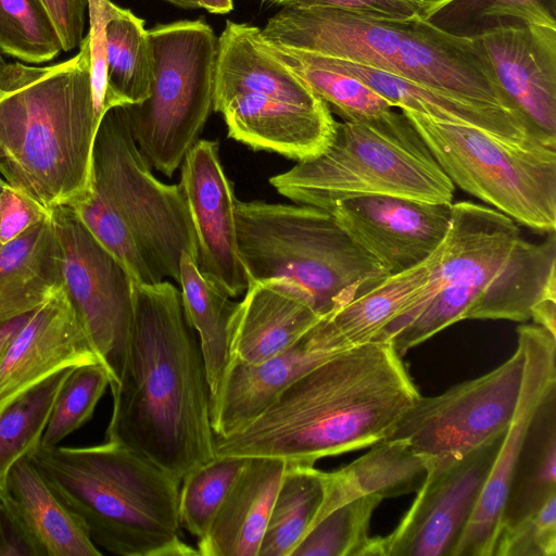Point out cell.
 <instances>
[{
    "instance_id": "1",
    "label": "cell",
    "mask_w": 556,
    "mask_h": 556,
    "mask_svg": "<svg viewBox=\"0 0 556 556\" xmlns=\"http://www.w3.org/2000/svg\"><path fill=\"white\" fill-rule=\"evenodd\" d=\"M110 388L106 440L143 455L179 482L215 457L205 362L174 283L134 281L124 368Z\"/></svg>"
},
{
    "instance_id": "2",
    "label": "cell",
    "mask_w": 556,
    "mask_h": 556,
    "mask_svg": "<svg viewBox=\"0 0 556 556\" xmlns=\"http://www.w3.org/2000/svg\"><path fill=\"white\" fill-rule=\"evenodd\" d=\"M420 396L392 342L370 341L307 371L240 430L214 434V452L314 465L387 439Z\"/></svg>"
},
{
    "instance_id": "3",
    "label": "cell",
    "mask_w": 556,
    "mask_h": 556,
    "mask_svg": "<svg viewBox=\"0 0 556 556\" xmlns=\"http://www.w3.org/2000/svg\"><path fill=\"white\" fill-rule=\"evenodd\" d=\"M556 281V237H521L507 215L469 201L452 203L451 224L432 277L417 302L374 341L409 349L464 319L527 321Z\"/></svg>"
},
{
    "instance_id": "4",
    "label": "cell",
    "mask_w": 556,
    "mask_h": 556,
    "mask_svg": "<svg viewBox=\"0 0 556 556\" xmlns=\"http://www.w3.org/2000/svg\"><path fill=\"white\" fill-rule=\"evenodd\" d=\"M73 58L49 66L0 65V176L50 212L91 185L97 117L87 36Z\"/></svg>"
},
{
    "instance_id": "5",
    "label": "cell",
    "mask_w": 556,
    "mask_h": 556,
    "mask_svg": "<svg viewBox=\"0 0 556 556\" xmlns=\"http://www.w3.org/2000/svg\"><path fill=\"white\" fill-rule=\"evenodd\" d=\"M261 31L274 43L358 63L514 112L476 41L448 34L420 15L397 18L338 8H281Z\"/></svg>"
},
{
    "instance_id": "6",
    "label": "cell",
    "mask_w": 556,
    "mask_h": 556,
    "mask_svg": "<svg viewBox=\"0 0 556 556\" xmlns=\"http://www.w3.org/2000/svg\"><path fill=\"white\" fill-rule=\"evenodd\" d=\"M28 455L98 547L121 556L199 555L181 536L180 482L143 455L112 440L39 444Z\"/></svg>"
},
{
    "instance_id": "7",
    "label": "cell",
    "mask_w": 556,
    "mask_h": 556,
    "mask_svg": "<svg viewBox=\"0 0 556 556\" xmlns=\"http://www.w3.org/2000/svg\"><path fill=\"white\" fill-rule=\"evenodd\" d=\"M269 184L293 203L327 211L364 195L450 204L455 192L408 117L393 110L369 121H336L323 152L271 176Z\"/></svg>"
},
{
    "instance_id": "8",
    "label": "cell",
    "mask_w": 556,
    "mask_h": 556,
    "mask_svg": "<svg viewBox=\"0 0 556 556\" xmlns=\"http://www.w3.org/2000/svg\"><path fill=\"white\" fill-rule=\"evenodd\" d=\"M236 220L250 281L282 280L321 317L387 275L330 211L237 199Z\"/></svg>"
},
{
    "instance_id": "9",
    "label": "cell",
    "mask_w": 556,
    "mask_h": 556,
    "mask_svg": "<svg viewBox=\"0 0 556 556\" xmlns=\"http://www.w3.org/2000/svg\"><path fill=\"white\" fill-rule=\"evenodd\" d=\"M148 34L154 55L150 94L124 108L143 157L172 178L213 111L218 37L203 18L157 24Z\"/></svg>"
},
{
    "instance_id": "10",
    "label": "cell",
    "mask_w": 556,
    "mask_h": 556,
    "mask_svg": "<svg viewBox=\"0 0 556 556\" xmlns=\"http://www.w3.org/2000/svg\"><path fill=\"white\" fill-rule=\"evenodd\" d=\"M454 186L540 232L556 229V149L402 110Z\"/></svg>"
},
{
    "instance_id": "11",
    "label": "cell",
    "mask_w": 556,
    "mask_h": 556,
    "mask_svg": "<svg viewBox=\"0 0 556 556\" xmlns=\"http://www.w3.org/2000/svg\"><path fill=\"white\" fill-rule=\"evenodd\" d=\"M91 186L121 216L160 280L179 283L182 252L198 261V242L179 185L152 173L129 128L124 105L101 117L92 149Z\"/></svg>"
},
{
    "instance_id": "12",
    "label": "cell",
    "mask_w": 556,
    "mask_h": 556,
    "mask_svg": "<svg viewBox=\"0 0 556 556\" xmlns=\"http://www.w3.org/2000/svg\"><path fill=\"white\" fill-rule=\"evenodd\" d=\"M61 251L62 288L110 384L123 372L134 318V280L72 205L50 211Z\"/></svg>"
},
{
    "instance_id": "13",
    "label": "cell",
    "mask_w": 556,
    "mask_h": 556,
    "mask_svg": "<svg viewBox=\"0 0 556 556\" xmlns=\"http://www.w3.org/2000/svg\"><path fill=\"white\" fill-rule=\"evenodd\" d=\"M523 366L525 352L517 342L515 353L492 371L439 395L420 396L387 439L406 440L428 459L427 469L459 458L507 430L518 403Z\"/></svg>"
},
{
    "instance_id": "14",
    "label": "cell",
    "mask_w": 556,
    "mask_h": 556,
    "mask_svg": "<svg viewBox=\"0 0 556 556\" xmlns=\"http://www.w3.org/2000/svg\"><path fill=\"white\" fill-rule=\"evenodd\" d=\"M505 432L459 458L429 467L397 527L387 536L374 538V556H451L478 504Z\"/></svg>"
},
{
    "instance_id": "15",
    "label": "cell",
    "mask_w": 556,
    "mask_h": 556,
    "mask_svg": "<svg viewBox=\"0 0 556 556\" xmlns=\"http://www.w3.org/2000/svg\"><path fill=\"white\" fill-rule=\"evenodd\" d=\"M518 343L525 352L518 403L478 504L451 556H492L513 476L531 424L556 390V336L545 328L521 325Z\"/></svg>"
},
{
    "instance_id": "16",
    "label": "cell",
    "mask_w": 556,
    "mask_h": 556,
    "mask_svg": "<svg viewBox=\"0 0 556 556\" xmlns=\"http://www.w3.org/2000/svg\"><path fill=\"white\" fill-rule=\"evenodd\" d=\"M179 186L197 236L200 273L230 298L243 294L250 277L238 245L237 198L220 161L218 141L194 143L180 164Z\"/></svg>"
},
{
    "instance_id": "17",
    "label": "cell",
    "mask_w": 556,
    "mask_h": 556,
    "mask_svg": "<svg viewBox=\"0 0 556 556\" xmlns=\"http://www.w3.org/2000/svg\"><path fill=\"white\" fill-rule=\"evenodd\" d=\"M330 212L387 274H397L422 263L441 247L451 224L452 203L364 195L344 200Z\"/></svg>"
},
{
    "instance_id": "18",
    "label": "cell",
    "mask_w": 556,
    "mask_h": 556,
    "mask_svg": "<svg viewBox=\"0 0 556 556\" xmlns=\"http://www.w3.org/2000/svg\"><path fill=\"white\" fill-rule=\"evenodd\" d=\"M472 39L531 136L556 149V26H501Z\"/></svg>"
},
{
    "instance_id": "19",
    "label": "cell",
    "mask_w": 556,
    "mask_h": 556,
    "mask_svg": "<svg viewBox=\"0 0 556 556\" xmlns=\"http://www.w3.org/2000/svg\"><path fill=\"white\" fill-rule=\"evenodd\" d=\"M350 348L323 317L296 342L263 363L229 359L211 395L214 434L226 437L240 430L295 380Z\"/></svg>"
},
{
    "instance_id": "20",
    "label": "cell",
    "mask_w": 556,
    "mask_h": 556,
    "mask_svg": "<svg viewBox=\"0 0 556 556\" xmlns=\"http://www.w3.org/2000/svg\"><path fill=\"white\" fill-rule=\"evenodd\" d=\"M92 363L99 361L61 287L29 314L0 354V414L54 374Z\"/></svg>"
},
{
    "instance_id": "21",
    "label": "cell",
    "mask_w": 556,
    "mask_h": 556,
    "mask_svg": "<svg viewBox=\"0 0 556 556\" xmlns=\"http://www.w3.org/2000/svg\"><path fill=\"white\" fill-rule=\"evenodd\" d=\"M215 112L224 116L229 138L296 162L323 152L336 124L327 104L302 106L254 93L237 94Z\"/></svg>"
},
{
    "instance_id": "22",
    "label": "cell",
    "mask_w": 556,
    "mask_h": 556,
    "mask_svg": "<svg viewBox=\"0 0 556 556\" xmlns=\"http://www.w3.org/2000/svg\"><path fill=\"white\" fill-rule=\"evenodd\" d=\"M0 498L30 555H102L29 455L11 467Z\"/></svg>"
},
{
    "instance_id": "23",
    "label": "cell",
    "mask_w": 556,
    "mask_h": 556,
    "mask_svg": "<svg viewBox=\"0 0 556 556\" xmlns=\"http://www.w3.org/2000/svg\"><path fill=\"white\" fill-rule=\"evenodd\" d=\"M321 318L285 281H250L230 317L229 359L263 363L296 342Z\"/></svg>"
},
{
    "instance_id": "24",
    "label": "cell",
    "mask_w": 556,
    "mask_h": 556,
    "mask_svg": "<svg viewBox=\"0 0 556 556\" xmlns=\"http://www.w3.org/2000/svg\"><path fill=\"white\" fill-rule=\"evenodd\" d=\"M312 54L319 63L358 78L393 108L414 111L441 122L475 126L518 144H542L531 136L522 119L507 109L463 99L358 63Z\"/></svg>"
},
{
    "instance_id": "25",
    "label": "cell",
    "mask_w": 556,
    "mask_h": 556,
    "mask_svg": "<svg viewBox=\"0 0 556 556\" xmlns=\"http://www.w3.org/2000/svg\"><path fill=\"white\" fill-rule=\"evenodd\" d=\"M241 93L309 108L326 104L264 48L260 27L228 20L217 40L213 111Z\"/></svg>"
},
{
    "instance_id": "26",
    "label": "cell",
    "mask_w": 556,
    "mask_h": 556,
    "mask_svg": "<svg viewBox=\"0 0 556 556\" xmlns=\"http://www.w3.org/2000/svg\"><path fill=\"white\" fill-rule=\"evenodd\" d=\"M245 464L206 532L198 539L202 556H258L287 462L245 457Z\"/></svg>"
},
{
    "instance_id": "27",
    "label": "cell",
    "mask_w": 556,
    "mask_h": 556,
    "mask_svg": "<svg viewBox=\"0 0 556 556\" xmlns=\"http://www.w3.org/2000/svg\"><path fill=\"white\" fill-rule=\"evenodd\" d=\"M61 287V251L49 214L0 248V327L34 312Z\"/></svg>"
},
{
    "instance_id": "28",
    "label": "cell",
    "mask_w": 556,
    "mask_h": 556,
    "mask_svg": "<svg viewBox=\"0 0 556 556\" xmlns=\"http://www.w3.org/2000/svg\"><path fill=\"white\" fill-rule=\"evenodd\" d=\"M372 446L348 466L324 472V500L311 527L336 507L354 498L372 495L384 500L419 488L428 459L406 440L386 439Z\"/></svg>"
},
{
    "instance_id": "29",
    "label": "cell",
    "mask_w": 556,
    "mask_h": 556,
    "mask_svg": "<svg viewBox=\"0 0 556 556\" xmlns=\"http://www.w3.org/2000/svg\"><path fill=\"white\" fill-rule=\"evenodd\" d=\"M440 251L441 247L410 269L374 280L324 318L351 348L372 341L420 298L432 277Z\"/></svg>"
},
{
    "instance_id": "30",
    "label": "cell",
    "mask_w": 556,
    "mask_h": 556,
    "mask_svg": "<svg viewBox=\"0 0 556 556\" xmlns=\"http://www.w3.org/2000/svg\"><path fill=\"white\" fill-rule=\"evenodd\" d=\"M556 390L539 408L518 459L502 521L509 526L556 494ZM498 533V532H497Z\"/></svg>"
},
{
    "instance_id": "31",
    "label": "cell",
    "mask_w": 556,
    "mask_h": 556,
    "mask_svg": "<svg viewBox=\"0 0 556 556\" xmlns=\"http://www.w3.org/2000/svg\"><path fill=\"white\" fill-rule=\"evenodd\" d=\"M179 265L184 311L198 334L213 395L229 359V321L237 302L211 283L186 252Z\"/></svg>"
},
{
    "instance_id": "32",
    "label": "cell",
    "mask_w": 556,
    "mask_h": 556,
    "mask_svg": "<svg viewBox=\"0 0 556 556\" xmlns=\"http://www.w3.org/2000/svg\"><path fill=\"white\" fill-rule=\"evenodd\" d=\"M108 87L119 105L148 99L154 55L144 20L115 7L105 24Z\"/></svg>"
},
{
    "instance_id": "33",
    "label": "cell",
    "mask_w": 556,
    "mask_h": 556,
    "mask_svg": "<svg viewBox=\"0 0 556 556\" xmlns=\"http://www.w3.org/2000/svg\"><path fill=\"white\" fill-rule=\"evenodd\" d=\"M264 48L290 68L320 98L331 113L343 121L363 122L393 110L379 93L358 78L319 63L312 53L267 41L261 31Z\"/></svg>"
},
{
    "instance_id": "34",
    "label": "cell",
    "mask_w": 556,
    "mask_h": 556,
    "mask_svg": "<svg viewBox=\"0 0 556 556\" xmlns=\"http://www.w3.org/2000/svg\"><path fill=\"white\" fill-rule=\"evenodd\" d=\"M324 471L287 463L258 556H291L313 523L324 500Z\"/></svg>"
},
{
    "instance_id": "35",
    "label": "cell",
    "mask_w": 556,
    "mask_h": 556,
    "mask_svg": "<svg viewBox=\"0 0 556 556\" xmlns=\"http://www.w3.org/2000/svg\"><path fill=\"white\" fill-rule=\"evenodd\" d=\"M420 16L448 34L475 38L501 26H556V0H427Z\"/></svg>"
},
{
    "instance_id": "36",
    "label": "cell",
    "mask_w": 556,
    "mask_h": 556,
    "mask_svg": "<svg viewBox=\"0 0 556 556\" xmlns=\"http://www.w3.org/2000/svg\"><path fill=\"white\" fill-rule=\"evenodd\" d=\"M72 368L47 378L0 414V490L11 467L40 444L53 403Z\"/></svg>"
},
{
    "instance_id": "37",
    "label": "cell",
    "mask_w": 556,
    "mask_h": 556,
    "mask_svg": "<svg viewBox=\"0 0 556 556\" xmlns=\"http://www.w3.org/2000/svg\"><path fill=\"white\" fill-rule=\"evenodd\" d=\"M381 501L368 495L336 507L307 530L291 556H368V528Z\"/></svg>"
},
{
    "instance_id": "38",
    "label": "cell",
    "mask_w": 556,
    "mask_h": 556,
    "mask_svg": "<svg viewBox=\"0 0 556 556\" xmlns=\"http://www.w3.org/2000/svg\"><path fill=\"white\" fill-rule=\"evenodd\" d=\"M245 457L216 456L188 471L180 482L181 527L200 539L245 464Z\"/></svg>"
},
{
    "instance_id": "39",
    "label": "cell",
    "mask_w": 556,
    "mask_h": 556,
    "mask_svg": "<svg viewBox=\"0 0 556 556\" xmlns=\"http://www.w3.org/2000/svg\"><path fill=\"white\" fill-rule=\"evenodd\" d=\"M62 51L60 37L39 0H0V53L26 63H43Z\"/></svg>"
},
{
    "instance_id": "40",
    "label": "cell",
    "mask_w": 556,
    "mask_h": 556,
    "mask_svg": "<svg viewBox=\"0 0 556 556\" xmlns=\"http://www.w3.org/2000/svg\"><path fill=\"white\" fill-rule=\"evenodd\" d=\"M109 384V374L100 363L73 367L53 403L40 445H59L62 440L91 419Z\"/></svg>"
},
{
    "instance_id": "41",
    "label": "cell",
    "mask_w": 556,
    "mask_h": 556,
    "mask_svg": "<svg viewBox=\"0 0 556 556\" xmlns=\"http://www.w3.org/2000/svg\"><path fill=\"white\" fill-rule=\"evenodd\" d=\"M72 206L90 232L125 267L135 282L151 285L162 281L151 270L128 226L91 185Z\"/></svg>"
},
{
    "instance_id": "42",
    "label": "cell",
    "mask_w": 556,
    "mask_h": 556,
    "mask_svg": "<svg viewBox=\"0 0 556 556\" xmlns=\"http://www.w3.org/2000/svg\"><path fill=\"white\" fill-rule=\"evenodd\" d=\"M556 494L514 523L500 529L492 556H555Z\"/></svg>"
},
{
    "instance_id": "43",
    "label": "cell",
    "mask_w": 556,
    "mask_h": 556,
    "mask_svg": "<svg viewBox=\"0 0 556 556\" xmlns=\"http://www.w3.org/2000/svg\"><path fill=\"white\" fill-rule=\"evenodd\" d=\"M90 28L91 75L96 114L99 119L111 108L119 105L106 81L105 24L116 4L110 0H87Z\"/></svg>"
},
{
    "instance_id": "44",
    "label": "cell",
    "mask_w": 556,
    "mask_h": 556,
    "mask_svg": "<svg viewBox=\"0 0 556 556\" xmlns=\"http://www.w3.org/2000/svg\"><path fill=\"white\" fill-rule=\"evenodd\" d=\"M49 214L5 182L0 191V244L12 241Z\"/></svg>"
},
{
    "instance_id": "45",
    "label": "cell",
    "mask_w": 556,
    "mask_h": 556,
    "mask_svg": "<svg viewBox=\"0 0 556 556\" xmlns=\"http://www.w3.org/2000/svg\"><path fill=\"white\" fill-rule=\"evenodd\" d=\"M281 8L326 7L389 17H410L421 0H261Z\"/></svg>"
},
{
    "instance_id": "46",
    "label": "cell",
    "mask_w": 556,
    "mask_h": 556,
    "mask_svg": "<svg viewBox=\"0 0 556 556\" xmlns=\"http://www.w3.org/2000/svg\"><path fill=\"white\" fill-rule=\"evenodd\" d=\"M60 37L63 51H72L84 39L87 0H39Z\"/></svg>"
},
{
    "instance_id": "47",
    "label": "cell",
    "mask_w": 556,
    "mask_h": 556,
    "mask_svg": "<svg viewBox=\"0 0 556 556\" xmlns=\"http://www.w3.org/2000/svg\"><path fill=\"white\" fill-rule=\"evenodd\" d=\"M30 555L0 498V556Z\"/></svg>"
},
{
    "instance_id": "48",
    "label": "cell",
    "mask_w": 556,
    "mask_h": 556,
    "mask_svg": "<svg viewBox=\"0 0 556 556\" xmlns=\"http://www.w3.org/2000/svg\"><path fill=\"white\" fill-rule=\"evenodd\" d=\"M531 318L534 324L556 336V281H553L533 306Z\"/></svg>"
},
{
    "instance_id": "49",
    "label": "cell",
    "mask_w": 556,
    "mask_h": 556,
    "mask_svg": "<svg viewBox=\"0 0 556 556\" xmlns=\"http://www.w3.org/2000/svg\"><path fill=\"white\" fill-rule=\"evenodd\" d=\"M29 314L20 316L0 327V354L2 353L9 341L12 339V337L27 320Z\"/></svg>"
},
{
    "instance_id": "50",
    "label": "cell",
    "mask_w": 556,
    "mask_h": 556,
    "mask_svg": "<svg viewBox=\"0 0 556 556\" xmlns=\"http://www.w3.org/2000/svg\"><path fill=\"white\" fill-rule=\"evenodd\" d=\"M200 9L210 13L226 14L233 9L232 0H195Z\"/></svg>"
},
{
    "instance_id": "51",
    "label": "cell",
    "mask_w": 556,
    "mask_h": 556,
    "mask_svg": "<svg viewBox=\"0 0 556 556\" xmlns=\"http://www.w3.org/2000/svg\"><path fill=\"white\" fill-rule=\"evenodd\" d=\"M182 9H200L195 0H166Z\"/></svg>"
},
{
    "instance_id": "52",
    "label": "cell",
    "mask_w": 556,
    "mask_h": 556,
    "mask_svg": "<svg viewBox=\"0 0 556 556\" xmlns=\"http://www.w3.org/2000/svg\"><path fill=\"white\" fill-rule=\"evenodd\" d=\"M4 184H5V181H4L3 179H1V180H0V191H1V189H2V187H3V185H4ZM1 247H2V245L0 244V248H1Z\"/></svg>"
},
{
    "instance_id": "53",
    "label": "cell",
    "mask_w": 556,
    "mask_h": 556,
    "mask_svg": "<svg viewBox=\"0 0 556 556\" xmlns=\"http://www.w3.org/2000/svg\"><path fill=\"white\" fill-rule=\"evenodd\" d=\"M3 62H4V61H3L2 56H1V53H0V65H1Z\"/></svg>"
},
{
    "instance_id": "54",
    "label": "cell",
    "mask_w": 556,
    "mask_h": 556,
    "mask_svg": "<svg viewBox=\"0 0 556 556\" xmlns=\"http://www.w3.org/2000/svg\"><path fill=\"white\" fill-rule=\"evenodd\" d=\"M1 179H2V178H1V176H0V180H1Z\"/></svg>"
}]
</instances>
